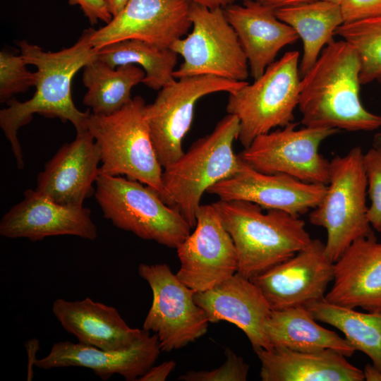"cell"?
Instances as JSON below:
<instances>
[{
  "label": "cell",
  "instance_id": "cell-1",
  "mask_svg": "<svg viewBox=\"0 0 381 381\" xmlns=\"http://www.w3.org/2000/svg\"><path fill=\"white\" fill-rule=\"evenodd\" d=\"M90 29L85 30L73 46L58 52H45L37 45L20 41V54L29 65L36 67L35 92L25 102L7 101L8 107L0 111V127L9 141L18 169L25 167L17 134L35 114L70 121L76 133L87 130L91 112L81 111L75 105L71 84L79 70L97 59V51L90 44Z\"/></svg>",
  "mask_w": 381,
  "mask_h": 381
},
{
  "label": "cell",
  "instance_id": "cell-2",
  "mask_svg": "<svg viewBox=\"0 0 381 381\" xmlns=\"http://www.w3.org/2000/svg\"><path fill=\"white\" fill-rule=\"evenodd\" d=\"M360 59L346 41H332L300 80L298 107L306 127L370 131L381 116L368 111L360 97Z\"/></svg>",
  "mask_w": 381,
  "mask_h": 381
},
{
  "label": "cell",
  "instance_id": "cell-3",
  "mask_svg": "<svg viewBox=\"0 0 381 381\" xmlns=\"http://www.w3.org/2000/svg\"><path fill=\"white\" fill-rule=\"evenodd\" d=\"M212 204L234 241L237 272L248 279L291 258L313 240L298 216L277 210L264 212L245 200L219 199Z\"/></svg>",
  "mask_w": 381,
  "mask_h": 381
},
{
  "label": "cell",
  "instance_id": "cell-4",
  "mask_svg": "<svg viewBox=\"0 0 381 381\" xmlns=\"http://www.w3.org/2000/svg\"><path fill=\"white\" fill-rule=\"evenodd\" d=\"M239 128L238 117L228 114L210 133L194 142L181 157L163 169L159 195L164 202L181 213L191 228L195 226L203 193L239 167L241 159L233 150Z\"/></svg>",
  "mask_w": 381,
  "mask_h": 381
},
{
  "label": "cell",
  "instance_id": "cell-5",
  "mask_svg": "<svg viewBox=\"0 0 381 381\" xmlns=\"http://www.w3.org/2000/svg\"><path fill=\"white\" fill-rule=\"evenodd\" d=\"M145 107L144 99L135 96L111 114L91 113L87 130L101 152L99 174L124 175L159 194L163 167L152 140Z\"/></svg>",
  "mask_w": 381,
  "mask_h": 381
},
{
  "label": "cell",
  "instance_id": "cell-6",
  "mask_svg": "<svg viewBox=\"0 0 381 381\" xmlns=\"http://www.w3.org/2000/svg\"><path fill=\"white\" fill-rule=\"evenodd\" d=\"M363 154L356 146L329 162L325 193L309 214L312 224L326 230L325 253L333 262L355 240L373 234L368 218Z\"/></svg>",
  "mask_w": 381,
  "mask_h": 381
},
{
  "label": "cell",
  "instance_id": "cell-7",
  "mask_svg": "<svg viewBox=\"0 0 381 381\" xmlns=\"http://www.w3.org/2000/svg\"><path fill=\"white\" fill-rule=\"evenodd\" d=\"M95 197L103 217L116 227L138 237L177 248L191 227L157 192L136 180L99 174Z\"/></svg>",
  "mask_w": 381,
  "mask_h": 381
},
{
  "label": "cell",
  "instance_id": "cell-8",
  "mask_svg": "<svg viewBox=\"0 0 381 381\" xmlns=\"http://www.w3.org/2000/svg\"><path fill=\"white\" fill-rule=\"evenodd\" d=\"M299 52H286L251 84L229 93L228 114L238 117V140L248 147L258 135L294 122L300 92Z\"/></svg>",
  "mask_w": 381,
  "mask_h": 381
},
{
  "label": "cell",
  "instance_id": "cell-9",
  "mask_svg": "<svg viewBox=\"0 0 381 381\" xmlns=\"http://www.w3.org/2000/svg\"><path fill=\"white\" fill-rule=\"evenodd\" d=\"M189 17L191 32L169 47L183 58L174 77L213 75L246 81L249 74L248 59L224 9L190 4Z\"/></svg>",
  "mask_w": 381,
  "mask_h": 381
},
{
  "label": "cell",
  "instance_id": "cell-10",
  "mask_svg": "<svg viewBox=\"0 0 381 381\" xmlns=\"http://www.w3.org/2000/svg\"><path fill=\"white\" fill-rule=\"evenodd\" d=\"M248 82L213 75L176 79L146 104L145 119L158 159L163 169L183 154L182 141L190 128L194 109L202 97L219 92L232 93Z\"/></svg>",
  "mask_w": 381,
  "mask_h": 381
},
{
  "label": "cell",
  "instance_id": "cell-11",
  "mask_svg": "<svg viewBox=\"0 0 381 381\" xmlns=\"http://www.w3.org/2000/svg\"><path fill=\"white\" fill-rule=\"evenodd\" d=\"M292 122L257 136L238 154L253 169L267 174H282L302 181L327 185L329 161L319 152L321 143L339 131L334 128H296Z\"/></svg>",
  "mask_w": 381,
  "mask_h": 381
},
{
  "label": "cell",
  "instance_id": "cell-12",
  "mask_svg": "<svg viewBox=\"0 0 381 381\" xmlns=\"http://www.w3.org/2000/svg\"><path fill=\"white\" fill-rule=\"evenodd\" d=\"M138 274L152 293L143 329L156 334L162 351L181 349L203 336L209 320L195 301L196 292L183 284L167 264H140Z\"/></svg>",
  "mask_w": 381,
  "mask_h": 381
},
{
  "label": "cell",
  "instance_id": "cell-13",
  "mask_svg": "<svg viewBox=\"0 0 381 381\" xmlns=\"http://www.w3.org/2000/svg\"><path fill=\"white\" fill-rule=\"evenodd\" d=\"M176 250L181 266L176 274L195 291L212 289L237 272L234 241L212 204L200 206L195 230Z\"/></svg>",
  "mask_w": 381,
  "mask_h": 381
},
{
  "label": "cell",
  "instance_id": "cell-14",
  "mask_svg": "<svg viewBox=\"0 0 381 381\" xmlns=\"http://www.w3.org/2000/svg\"><path fill=\"white\" fill-rule=\"evenodd\" d=\"M190 4L185 0H129L104 27L90 29L89 43L97 50L126 40L168 49L189 31Z\"/></svg>",
  "mask_w": 381,
  "mask_h": 381
},
{
  "label": "cell",
  "instance_id": "cell-15",
  "mask_svg": "<svg viewBox=\"0 0 381 381\" xmlns=\"http://www.w3.org/2000/svg\"><path fill=\"white\" fill-rule=\"evenodd\" d=\"M334 263L325 243L313 239L291 258L250 280L260 289L272 310L306 306L325 298L334 279Z\"/></svg>",
  "mask_w": 381,
  "mask_h": 381
},
{
  "label": "cell",
  "instance_id": "cell-16",
  "mask_svg": "<svg viewBox=\"0 0 381 381\" xmlns=\"http://www.w3.org/2000/svg\"><path fill=\"white\" fill-rule=\"evenodd\" d=\"M326 188L325 184L308 183L286 174L258 171L241 159L232 175L215 183L207 192L221 200L248 201L262 209L281 210L299 217L319 204Z\"/></svg>",
  "mask_w": 381,
  "mask_h": 381
},
{
  "label": "cell",
  "instance_id": "cell-17",
  "mask_svg": "<svg viewBox=\"0 0 381 381\" xmlns=\"http://www.w3.org/2000/svg\"><path fill=\"white\" fill-rule=\"evenodd\" d=\"M23 195V199L1 219V236L32 241L63 235L97 238V229L90 209L60 204L35 190L28 189Z\"/></svg>",
  "mask_w": 381,
  "mask_h": 381
},
{
  "label": "cell",
  "instance_id": "cell-18",
  "mask_svg": "<svg viewBox=\"0 0 381 381\" xmlns=\"http://www.w3.org/2000/svg\"><path fill=\"white\" fill-rule=\"evenodd\" d=\"M101 152L91 133H76L63 145L37 176L35 190L63 205L83 206L95 193Z\"/></svg>",
  "mask_w": 381,
  "mask_h": 381
},
{
  "label": "cell",
  "instance_id": "cell-19",
  "mask_svg": "<svg viewBox=\"0 0 381 381\" xmlns=\"http://www.w3.org/2000/svg\"><path fill=\"white\" fill-rule=\"evenodd\" d=\"M162 349L156 334L145 330L143 337L130 349L110 351L68 341L53 344L49 353L37 359L41 369L83 367L92 370L102 380L118 374L127 381L137 380L151 368Z\"/></svg>",
  "mask_w": 381,
  "mask_h": 381
},
{
  "label": "cell",
  "instance_id": "cell-20",
  "mask_svg": "<svg viewBox=\"0 0 381 381\" xmlns=\"http://www.w3.org/2000/svg\"><path fill=\"white\" fill-rule=\"evenodd\" d=\"M195 303L210 322L224 320L236 325L247 336L253 350L270 349L265 324L272 308L260 289L238 272L203 291H196Z\"/></svg>",
  "mask_w": 381,
  "mask_h": 381
},
{
  "label": "cell",
  "instance_id": "cell-21",
  "mask_svg": "<svg viewBox=\"0 0 381 381\" xmlns=\"http://www.w3.org/2000/svg\"><path fill=\"white\" fill-rule=\"evenodd\" d=\"M329 303L381 312V243L374 234L355 240L334 263Z\"/></svg>",
  "mask_w": 381,
  "mask_h": 381
},
{
  "label": "cell",
  "instance_id": "cell-22",
  "mask_svg": "<svg viewBox=\"0 0 381 381\" xmlns=\"http://www.w3.org/2000/svg\"><path fill=\"white\" fill-rule=\"evenodd\" d=\"M223 9L238 36L254 80L263 74L283 47L299 38L290 25L277 17L274 9L256 0H243L242 5L233 4Z\"/></svg>",
  "mask_w": 381,
  "mask_h": 381
},
{
  "label": "cell",
  "instance_id": "cell-23",
  "mask_svg": "<svg viewBox=\"0 0 381 381\" xmlns=\"http://www.w3.org/2000/svg\"><path fill=\"white\" fill-rule=\"evenodd\" d=\"M52 310L63 328L80 343L104 350L128 349L145 332L128 326L115 308L89 297L75 301L58 298Z\"/></svg>",
  "mask_w": 381,
  "mask_h": 381
},
{
  "label": "cell",
  "instance_id": "cell-24",
  "mask_svg": "<svg viewBox=\"0 0 381 381\" xmlns=\"http://www.w3.org/2000/svg\"><path fill=\"white\" fill-rule=\"evenodd\" d=\"M262 381H363V371L332 349L306 352L286 348L255 349Z\"/></svg>",
  "mask_w": 381,
  "mask_h": 381
},
{
  "label": "cell",
  "instance_id": "cell-25",
  "mask_svg": "<svg viewBox=\"0 0 381 381\" xmlns=\"http://www.w3.org/2000/svg\"><path fill=\"white\" fill-rule=\"evenodd\" d=\"M265 333L271 348L306 352L332 349L346 357L356 351L345 338L320 325L306 306L272 310Z\"/></svg>",
  "mask_w": 381,
  "mask_h": 381
},
{
  "label": "cell",
  "instance_id": "cell-26",
  "mask_svg": "<svg viewBox=\"0 0 381 381\" xmlns=\"http://www.w3.org/2000/svg\"><path fill=\"white\" fill-rule=\"evenodd\" d=\"M275 14L290 25L302 40L301 78L313 66L324 47L334 41L335 30L344 23L340 4L327 0L277 9Z\"/></svg>",
  "mask_w": 381,
  "mask_h": 381
},
{
  "label": "cell",
  "instance_id": "cell-27",
  "mask_svg": "<svg viewBox=\"0 0 381 381\" xmlns=\"http://www.w3.org/2000/svg\"><path fill=\"white\" fill-rule=\"evenodd\" d=\"M145 75L135 65L112 68L96 59L83 68L82 80L87 90L83 102L92 114H111L130 102L131 90Z\"/></svg>",
  "mask_w": 381,
  "mask_h": 381
},
{
  "label": "cell",
  "instance_id": "cell-28",
  "mask_svg": "<svg viewBox=\"0 0 381 381\" xmlns=\"http://www.w3.org/2000/svg\"><path fill=\"white\" fill-rule=\"evenodd\" d=\"M306 307L317 321L341 331L351 346L366 354L381 371V312H360L331 303L325 298Z\"/></svg>",
  "mask_w": 381,
  "mask_h": 381
},
{
  "label": "cell",
  "instance_id": "cell-29",
  "mask_svg": "<svg viewBox=\"0 0 381 381\" xmlns=\"http://www.w3.org/2000/svg\"><path fill=\"white\" fill-rule=\"evenodd\" d=\"M97 59L112 68L138 65L145 75L143 83L159 90L173 83L178 54L170 48L161 49L138 40L114 42L96 50Z\"/></svg>",
  "mask_w": 381,
  "mask_h": 381
},
{
  "label": "cell",
  "instance_id": "cell-30",
  "mask_svg": "<svg viewBox=\"0 0 381 381\" xmlns=\"http://www.w3.org/2000/svg\"><path fill=\"white\" fill-rule=\"evenodd\" d=\"M357 52L361 85L381 81V16L343 23L335 30Z\"/></svg>",
  "mask_w": 381,
  "mask_h": 381
},
{
  "label": "cell",
  "instance_id": "cell-31",
  "mask_svg": "<svg viewBox=\"0 0 381 381\" xmlns=\"http://www.w3.org/2000/svg\"><path fill=\"white\" fill-rule=\"evenodd\" d=\"M21 54L0 52V102L10 99L15 94L25 92L35 86V73L30 72Z\"/></svg>",
  "mask_w": 381,
  "mask_h": 381
},
{
  "label": "cell",
  "instance_id": "cell-32",
  "mask_svg": "<svg viewBox=\"0 0 381 381\" xmlns=\"http://www.w3.org/2000/svg\"><path fill=\"white\" fill-rule=\"evenodd\" d=\"M363 165L370 200L368 218L371 226L381 231V147H372L363 154Z\"/></svg>",
  "mask_w": 381,
  "mask_h": 381
},
{
  "label": "cell",
  "instance_id": "cell-33",
  "mask_svg": "<svg viewBox=\"0 0 381 381\" xmlns=\"http://www.w3.org/2000/svg\"><path fill=\"white\" fill-rule=\"evenodd\" d=\"M226 359L219 368L212 370L188 371L178 380L183 381H246L249 365L233 351L226 350Z\"/></svg>",
  "mask_w": 381,
  "mask_h": 381
},
{
  "label": "cell",
  "instance_id": "cell-34",
  "mask_svg": "<svg viewBox=\"0 0 381 381\" xmlns=\"http://www.w3.org/2000/svg\"><path fill=\"white\" fill-rule=\"evenodd\" d=\"M340 7L344 23L381 16V0H344Z\"/></svg>",
  "mask_w": 381,
  "mask_h": 381
},
{
  "label": "cell",
  "instance_id": "cell-35",
  "mask_svg": "<svg viewBox=\"0 0 381 381\" xmlns=\"http://www.w3.org/2000/svg\"><path fill=\"white\" fill-rule=\"evenodd\" d=\"M71 5H78L91 24L98 20L108 23L113 18L105 0H68Z\"/></svg>",
  "mask_w": 381,
  "mask_h": 381
},
{
  "label": "cell",
  "instance_id": "cell-36",
  "mask_svg": "<svg viewBox=\"0 0 381 381\" xmlns=\"http://www.w3.org/2000/svg\"><path fill=\"white\" fill-rule=\"evenodd\" d=\"M176 367L174 361H165L157 366L150 368L137 380L138 381H164Z\"/></svg>",
  "mask_w": 381,
  "mask_h": 381
},
{
  "label": "cell",
  "instance_id": "cell-37",
  "mask_svg": "<svg viewBox=\"0 0 381 381\" xmlns=\"http://www.w3.org/2000/svg\"><path fill=\"white\" fill-rule=\"evenodd\" d=\"M25 347L28 355V380H31L33 376L32 365L35 364V357L39 349V341L36 339H32L27 341Z\"/></svg>",
  "mask_w": 381,
  "mask_h": 381
},
{
  "label": "cell",
  "instance_id": "cell-38",
  "mask_svg": "<svg viewBox=\"0 0 381 381\" xmlns=\"http://www.w3.org/2000/svg\"><path fill=\"white\" fill-rule=\"evenodd\" d=\"M261 4L270 7L272 9L277 10L284 8H288L300 5L302 4L314 1L317 0H256Z\"/></svg>",
  "mask_w": 381,
  "mask_h": 381
},
{
  "label": "cell",
  "instance_id": "cell-39",
  "mask_svg": "<svg viewBox=\"0 0 381 381\" xmlns=\"http://www.w3.org/2000/svg\"><path fill=\"white\" fill-rule=\"evenodd\" d=\"M188 4H195L208 8H224L234 3L235 0H185Z\"/></svg>",
  "mask_w": 381,
  "mask_h": 381
},
{
  "label": "cell",
  "instance_id": "cell-40",
  "mask_svg": "<svg viewBox=\"0 0 381 381\" xmlns=\"http://www.w3.org/2000/svg\"><path fill=\"white\" fill-rule=\"evenodd\" d=\"M363 375L365 380L368 381H381V371L373 364L365 365Z\"/></svg>",
  "mask_w": 381,
  "mask_h": 381
},
{
  "label": "cell",
  "instance_id": "cell-41",
  "mask_svg": "<svg viewBox=\"0 0 381 381\" xmlns=\"http://www.w3.org/2000/svg\"><path fill=\"white\" fill-rule=\"evenodd\" d=\"M109 11L114 17L116 16L126 6L129 0H105Z\"/></svg>",
  "mask_w": 381,
  "mask_h": 381
},
{
  "label": "cell",
  "instance_id": "cell-42",
  "mask_svg": "<svg viewBox=\"0 0 381 381\" xmlns=\"http://www.w3.org/2000/svg\"><path fill=\"white\" fill-rule=\"evenodd\" d=\"M327 1H331V2H334V3H336V4H341V3L344 0H327Z\"/></svg>",
  "mask_w": 381,
  "mask_h": 381
}]
</instances>
